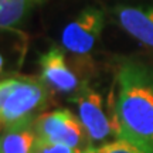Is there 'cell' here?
I'll use <instances>...</instances> for the list:
<instances>
[{"mask_svg": "<svg viewBox=\"0 0 153 153\" xmlns=\"http://www.w3.org/2000/svg\"><path fill=\"white\" fill-rule=\"evenodd\" d=\"M105 26V14L97 6H87L74 20L67 24L61 34V45L75 55H87L94 50Z\"/></svg>", "mask_w": 153, "mask_h": 153, "instance_id": "4", "label": "cell"}, {"mask_svg": "<svg viewBox=\"0 0 153 153\" xmlns=\"http://www.w3.org/2000/svg\"><path fill=\"white\" fill-rule=\"evenodd\" d=\"M115 136L153 149V67L126 60L116 74Z\"/></svg>", "mask_w": 153, "mask_h": 153, "instance_id": "1", "label": "cell"}, {"mask_svg": "<svg viewBox=\"0 0 153 153\" xmlns=\"http://www.w3.org/2000/svg\"><path fill=\"white\" fill-rule=\"evenodd\" d=\"M70 101L76 105L79 119L91 142H104L115 133L114 119L105 112L102 97L94 88L82 84Z\"/></svg>", "mask_w": 153, "mask_h": 153, "instance_id": "5", "label": "cell"}, {"mask_svg": "<svg viewBox=\"0 0 153 153\" xmlns=\"http://www.w3.org/2000/svg\"><path fill=\"white\" fill-rule=\"evenodd\" d=\"M114 19L119 27L137 43L153 50V0L114 7Z\"/></svg>", "mask_w": 153, "mask_h": 153, "instance_id": "6", "label": "cell"}, {"mask_svg": "<svg viewBox=\"0 0 153 153\" xmlns=\"http://www.w3.org/2000/svg\"><path fill=\"white\" fill-rule=\"evenodd\" d=\"M33 153H81L75 150V149L65 146V145H61V143H50L41 139L36 140L34 145Z\"/></svg>", "mask_w": 153, "mask_h": 153, "instance_id": "11", "label": "cell"}, {"mask_svg": "<svg viewBox=\"0 0 153 153\" xmlns=\"http://www.w3.org/2000/svg\"><path fill=\"white\" fill-rule=\"evenodd\" d=\"M34 119L22 120L1 132L0 153H33L37 140Z\"/></svg>", "mask_w": 153, "mask_h": 153, "instance_id": "8", "label": "cell"}, {"mask_svg": "<svg viewBox=\"0 0 153 153\" xmlns=\"http://www.w3.org/2000/svg\"><path fill=\"white\" fill-rule=\"evenodd\" d=\"M34 0H0V30L20 26L28 16Z\"/></svg>", "mask_w": 153, "mask_h": 153, "instance_id": "9", "label": "cell"}, {"mask_svg": "<svg viewBox=\"0 0 153 153\" xmlns=\"http://www.w3.org/2000/svg\"><path fill=\"white\" fill-rule=\"evenodd\" d=\"M3 71H4V58L0 54V74H3Z\"/></svg>", "mask_w": 153, "mask_h": 153, "instance_id": "12", "label": "cell"}, {"mask_svg": "<svg viewBox=\"0 0 153 153\" xmlns=\"http://www.w3.org/2000/svg\"><path fill=\"white\" fill-rule=\"evenodd\" d=\"M38 64L41 72L40 78L48 88H53L58 92L72 94L82 85L76 74L67 65L64 48L61 47L53 45L48 51L41 54Z\"/></svg>", "mask_w": 153, "mask_h": 153, "instance_id": "7", "label": "cell"}, {"mask_svg": "<svg viewBox=\"0 0 153 153\" xmlns=\"http://www.w3.org/2000/svg\"><path fill=\"white\" fill-rule=\"evenodd\" d=\"M50 88L41 78L16 76L0 81V132L26 119L47 106Z\"/></svg>", "mask_w": 153, "mask_h": 153, "instance_id": "2", "label": "cell"}, {"mask_svg": "<svg viewBox=\"0 0 153 153\" xmlns=\"http://www.w3.org/2000/svg\"><path fill=\"white\" fill-rule=\"evenodd\" d=\"M34 128L37 139L50 143H61L78 152H84L88 135L79 118H76L70 109H55L40 114L34 119Z\"/></svg>", "mask_w": 153, "mask_h": 153, "instance_id": "3", "label": "cell"}, {"mask_svg": "<svg viewBox=\"0 0 153 153\" xmlns=\"http://www.w3.org/2000/svg\"><path fill=\"white\" fill-rule=\"evenodd\" d=\"M82 153H153V149L125 137H116L112 142L104 143L97 148L88 146Z\"/></svg>", "mask_w": 153, "mask_h": 153, "instance_id": "10", "label": "cell"}]
</instances>
